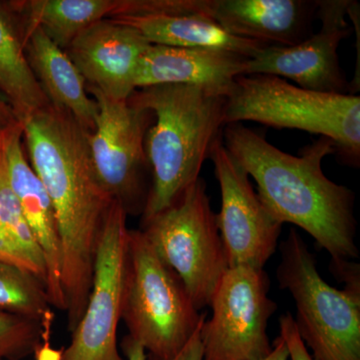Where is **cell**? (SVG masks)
<instances>
[{
  "instance_id": "obj_1",
  "label": "cell",
  "mask_w": 360,
  "mask_h": 360,
  "mask_svg": "<svg viewBox=\"0 0 360 360\" xmlns=\"http://www.w3.org/2000/svg\"><path fill=\"white\" fill-rule=\"evenodd\" d=\"M21 123L30 165L51 198L58 221L61 283L72 333L86 307L97 243L113 200L94 169L89 131L70 113L49 105Z\"/></svg>"
},
{
  "instance_id": "obj_2",
  "label": "cell",
  "mask_w": 360,
  "mask_h": 360,
  "mask_svg": "<svg viewBox=\"0 0 360 360\" xmlns=\"http://www.w3.org/2000/svg\"><path fill=\"white\" fill-rule=\"evenodd\" d=\"M222 142L257 182L258 198L277 221L307 232L331 262L359 257L354 193L322 169L324 158L335 155L333 141L319 137L292 155L257 130L232 123L225 125Z\"/></svg>"
},
{
  "instance_id": "obj_3",
  "label": "cell",
  "mask_w": 360,
  "mask_h": 360,
  "mask_svg": "<svg viewBox=\"0 0 360 360\" xmlns=\"http://www.w3.org/2000/svg\"><path fill=\"white\" fill-rule=\"evenodd\" d=\"M129 101L153 120L144 150L151 174L142 221L174 205L222 141L226 97L198 86L160 84L136 89Z\"/></svg>"
},
{
  "instance_id": "obj_4",
  "label": "cell",
  "mask_w": 360,
  "mask_h": 360,
  "mask_svg": "<svg viewBox=\"0 0 360 360\" xmlns=\"http://www.w3.org/2000/svg\"><path fill=\"white\" fill-rule=\"evenodd\" d=\"M225 125L252 122L297 129L335 143L341 163L360 165V96L302 89L269 75L236 78L226 96Z\"/></svg>"
},
{
  "instance_id": "obj_5",
  "label": "cell",
  "mask_w": 360,
  "mask_h": 360,
  "mask_svg": "<svg viewBox=\"0 0 360 360\" xmlns=\"http://www.w3.org/2000/svg\"><path fill=\"white\" fill-rule=\"evenodd\" d=\"M206 317L176 274L161 262L143 233L129 229L123 274L122 319L149 356L170 360Z\"/></svg>"
},
{
  "instance_id": "obj_6",
  "label": "cell",
  "mask_w": 360,
  "mask_h": 360,
  "mask_svg": "<svg viewBox=\"0 0 360 360\" xmlns=\"http://www.w3.org/2000/svg\"><path fill=\"white\" fill-rule=\"evenodd\" d=\"M279 288L296 305V329L315 360H360V293L329 285L304 239L291 229L281 245Z\"/></svg>"
},
{
  "instance_id": "obj_7",
  "label": "cell",
  "mask_w": 360,
  "mask_h": 360,
  "mask_svg": "<svg viewBox=\"0 0 360 360\" xmlns=\"http://www.w3.org/2000/svg\"><path fill=\"white\" fill-rule=\"evenodd\" d=\"M141 231L198 311L210 307L229 264L205 180L200 177L174 205L143 220Z\"/></svg>"
},
{
  "instance_id": "obj_8",
  "label": "cell",
  "mask_w": 360,
  "mask_h": 360,
  "mask_svg": "<svg viewBox=\"0 0 360 360\" xmlns=\"http://www.w3.org/2000/svg\"><path fill=\"white\" fill-rule=\"evenodd\" d=\"M269 288L264 269L226 270L210 302L212 317L201 324L202 360H257L271 352L267 328L277 304Z\"/></svg>"
},
{
  "instance_id": "obj_9",
  "label": "cell",
  "mask_w": 360,
  "mask_h": 360,
  "mask_svg": "<svg viewBox=\"0 0 360 360\" xmlns=\"http://www.w3.org/2000/svg\"><path fill=\"white\" fill-rule=\"evenodd\" d=\"M97 104L94 131L89 143L92 162L104 191L129 212H143L148 189L144 170L148 168L144 150L153 113L129 101H115L86 86Z\"/></svg>"
},
{
  "instance_id": "obj_10",
  "label": "cell",
  "mask_w": 360,
  "mask_h": 360,
  "mask_svg": "<svg viewBox=\"0 0 360 360\" xmlns=\"http://www.w3.org/2000/svg\"><path fill=\"white\" fill-rule=\"evenodd\" d=\"M127 212L113 200L104 217L99 236L94 278L86 307L73 329L63 360H125L117 347V328L122 319V298Z\"/></svg>"
},
{
  "instance_id": "obj_11",
  "label": "cell",
  "mask_w": 360,
  "mask_h": 360,
  "mask_svg": "<svg viewBox=\"0 0 360 360\" xmlns=\"http://www.w3.org/2000/svg\"><path fill=\"white\" fill-rule=\"evenodd\" d=\"M210 160L221 195L217 224L229 267L264 269L276 252L283 224L265 208L250 175L224 142L215 146Z\"/></svg>"
},
{
  "instance_id": "obj_12",
  "label": "cell",
  "mask_w": 360,
  "mask_h": 360,
  "mask_svg": "<svg viewBox=\"0 0 360 360\" xmlns=\"http://www.w3.org/2000/svg\"><path fill=\"white\" fill-rule=\"evenodd\" d=\"M349 0H317L316 34L292 46H265L246 63L245 75H269L290 79L302 89L350 94L340 65L338 47L352 33L345 20Z\"/></svg>"
},
{
  "instance_id": "obj_13",
  "label": "cell",
  "mask_w": 360,
  "mask_h": 360,
  "mask_svg": "<svg viewBox=\"0 0 360 360\" xmlns=\"http://www.w3.org/2000/svg\"><path fill=\"white\" fill-rule=\"evenodd\" d=\"M150 44L206 47L250 58L265 45L224 32L213 18L212 0H120L115 18Z\"/></svg>"
},
{
  "instance_id": "obj_14",
  "label": "cell",
  "mask_w": 360,
  "mask_h": 360,
  "mask_svg": "<svg viewBox=\"0 0 360 360\" xmlns=\"http://www.w3.org/2000/svg\"><path fill=\"white\" fill-rule=\"evenodd\" d=\"M149 45L134 28L108 18L80 33L65 52L86 86L115 101H129L136 90L139 63Z\"/></svg>"
},
{
  "instance_id": "obj_15",
  "label": "cell",
  "mask_w": 360,
  "mask_h": 360,
  "mask_svg": "<svg viewBox=\"0 0 360 360\" xmlns=\"http://www.w3.org/2000/svg\"><path fill=\"white\" fill-rule=\"evenodd\" d=\"M22 134V123L20 122L4 135L0 141V150L4 155L9 186L44 255L49 302L52 307L65 312L58 221L51 198L39 175L35 174L26 158Z\"/></svg>"
},
{
  "instance_id": "obj_16",
  "label": "cell",
  "mask_w": 360,
  "mask_h": 360,
  "mask_svg": "<svg viewBox=\"0 0 360 360\" xmlns=\"http://www.w3.org/2000/svg\"><path fill=\"white\" fill-rule=\"evenodd\" d=\"M248 58L206 47L150 44L136 75V89L160 84L198 86L226 97L236 78L245 75Z\"/></svg>"
},
{
  "instance_id": "obj_17",
  "label": "cell",
  "mask_w": 360,
  "mask_h": 360,
  "mask_svg": "<svg viewBox=\"0 0 360 360\" xmlns=\"http://www.w3.org/2000/svg\"><path fill=\"white\" fill-rule=\"evenodd\" d=\"M317 0H212L217 25L267 46H292L311 37Z\"/></svg>"
},
{
  "instance_id": "obj_18",
  "label": "cell",
  "mask_w": 360,
  "mask_h": 360,
  "mask_svg": "<svg viewBox=\"0 0 360 360\" xmlns=\"http://www.w3.org/2000/svg\"><path fill=\"white\" fill-rule=\"evenodd\" d=\"M21 28L26 58L49 104L70 113L87 131H94L96 101L89 96L86 82L77 66L39 26Z\"/></svg>"
},
{
  "instance_id": "obj_19",
  "label": "cell",
  "mask_w": 360,
  "mask_h": 360,
  "mask_svg": "<svg viewBox=\"0 0 360 360\" xmlns=\"http://www.w3.org/2000/svg\"><path fill=\"white\" fill-rule=\"evenodd\" d=\"M0 90L20 122L49 104L26 58L20 20L0 4Z\"/></svg>"
},
{
  "instance_id": "obj_20",
  "label": "cell",
  "mask_w": 360,
  "mask_h": 360,
  "mask_svg": "<svg viewBox=\"0 0 360 360\" xmlns=\"http://www.w3.org/2000/svg\"><path fill=\"white\" fill-rule=\"evenodd\" d=\"M21 25L39 26L63 51L94 23L115 18L118 0H27L9 2Z\"/></svg>"
},
{
  "instance_id": "obj_21",
  "label": "cell",
  "mask_w": 360,
  "mask_h": 360,
  "mask_svg": "<svg viewBox=\"0 0 360 360\" xmlns=\"http://www.w3.org/2000/svg\"><path fill=\"white\" fill-rule=\"evenodd\" d=\"M0 260L20 267L39 278L46 288L47 267L44 252L26 221L18 198L7 179L0 150Z\"/></svg>"
},
{
  "instance_id": "obj_22",
  "label": "cell",
  "mask_w": 360,
  "mask_h": 360,
  "mask_svg": "<svg viewBox=\"0 0 360 360\" xmlns=\"http://www.w3.org/2000/svg\"><path fill=\"white\" fill-rule=\"evenodd\" d=\"M0 310L42 324L54 321L46 288L30 272L0 260Z\"/></svg>"
},
{
  "instance_id": "obj_23",
  "label": "cell",
  "mask_w": 360,
  "mask_h": 360,
  "mask_svg": "<svg viewBox=\"0 0 360 360\" xmlns=\"http://www.w3.org/2000/svg\"><path fill=\"white\" fill-rule=\"evenodd\" d=\"M40 322L0 310V360H20L41 342Z\"/></svg>"
},
{
  "instance_id": "obj_24",
  "label": "cell",
  "mask_w": 360,
  "mask_h": 360,
  "mask_svg": "<svg viewBox=\"0 0 360 360\" xmlns=\"http://www.w3.org/2000/svg\"><path fill=\"white\" fill-rule=\"evenodd\" d=\"M281 338L285 341L290 360H315L296 329L295 319L290 314H283L279 319Z\"/></svg>"
},
{
  "instance_id": "obj_25",
  "label": "cell",
  "mask_w": 360,
  "mask_h": 360,
  "mask_svg": "<svg viewBox=\"0 0 360 360\" xmlns=\"http://www.w3.org/2000/svg\"><path fill=\"white\" fill-rule=\"evenodd\" d=\"M52 326L47 322L42 326L41 342L34 352V360H63L65 348H56L51 345Z\"/></svg>"
},
{
  "instance_id": "obj_26",
  "label": "cell",
  "mask_w": 360,
  "mask_h": 360,
  "mask_svg": "<svg viewBox=\"0 0 360 360\" xmlns=\"http://www.w3.org/2000/svg\"><path fill=\"white\" fill-rule=\"evenodd\" d=\"M347 16L354 23V28L357 32V66L355 68L354 77L352 82H349L350 94H357L360 89V72H359V22H360V9L359 4L357 1H352L347 7Z\"/></svg>"
},
{
  "instance_id": "obj_27",
  "label": "cell",
  "mask_w": 360,
  "mask_h": 360,
  "mask_svg": "<svg viewBox=\"0 0 360 360\" xmlns=\"http://www.w3.org/2000/svg\"><path fill=\"white\" fill-rule=\"evenodd\" d=\"M201 324L200 328H198V330H196L195 333H193V335L191 336L188 342L186 343V347L182 348L181 352H180L176 356L170 360H202V345H201L200 340ZM146 360L160 359H155V357L149 356V355H148Z\"/></svg>"
},
{
  "instance_id": "obj_28",
  "label": "cell",
  "mask_w": 360,
  "mask_h": 360,
  "mask_svg": "<svg viewBox=\"0 0 360 360\" xmlns=\"http://www.w3.org/2000/svg\"><path fill=\"white\" fill-rule=\"evenodd\" d=\"M20 123V122L11 106L6 101L0 97V141L7 131L13 129Z\"/></svg>"
},
{
  "instance_id": "obj_29",
  "label": "cell",
  "mask_w": 360,
  "mask_h": 360,
  "mask_svg": "<svg viewBox=\"0 0 360 360\" xmlns=\"http://www.w3.org/2000/svg\"><path fill=\"white\" fill-rule=\"evenodd\" d=\"M122 347L127 360H146L148 357L146 349L129 335L125 336L123 340Z\"/></svg>"
},
{
  "instance_id": "obj_30",
  "label": "cell",
  "mask_w": 360,
  "mask_h": 360,
  "mask_svg": "<svg viewBox=\"0 0 360 360\" xmlns=\"http://www.w3.org/2000/svg\"><path fill=\"white\" fill-rule=\"evenodd\" d=\"M290 359V352H288V348L286 347L285 341L278 336L276 340H274V345H272L271 352L267 356L264 357L262 359L257 360H288Z\"/></svg>"
}]
</instances>
